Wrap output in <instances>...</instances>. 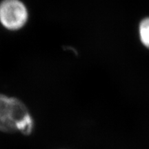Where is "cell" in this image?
Segmentation results:
<instances>
[{
  "label": "cell",
  "instance_id": "6da1fadb",
  "mask_svg": "<svg viewBox=\"0 0 149 149\" xmlns=\"http://www.w3.org/2000/svg\"><path fill=\"white\" fill-rule=\"evenodd\" d=\"M33 127V119L25 104L17 98L0 93V130L29 135Z\"/></svg>",
  "mask_w": 149,
  "mask_h": 149
},
{
  "label": "cell",
  "instance_id": "7a4b0ae2",
  "mask_svg": "<svg viewBox=\"0 0 149 149\" xmlns=\"http://www.w3.org/2000/svg\"><path fill=\"white\" fill-rule=\"evenodd\" d=\"M29 11L20 0H2L0 2V23L9 31H18L26 25Z\"/></svg>",
  "mask_w": 149,
  "mask_h": 149
},
{
  "label": "cell",
  "instance_id": "3957f363",
  "mask_svg": "<svg viewBox=\"0 0 149 149\" xmlns=\"http://www.w3.org/2000/svg\"><path fill=\"white\" fill-rule=\"evenodd\" d=\"M141 40L144 46L149 48V18H146L139 26Z\"/></svg>",
  "mask_w": 149,
  "mask_h": 149
}]
</instances>
